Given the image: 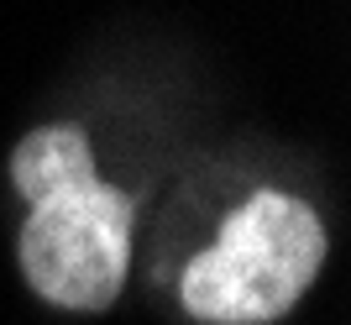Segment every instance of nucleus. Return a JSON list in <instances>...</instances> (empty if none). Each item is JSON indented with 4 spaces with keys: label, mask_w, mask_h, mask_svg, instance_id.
Returning a JSON list of instances; mask_svg holds the SVG:
<instances>
[{
    "label": "nucleus",
    "mask_w": 351,
    "mask_h": 325,
    "mask_svg": "<svg viewBox=\"0 0 351 325\" xmlns=\"http://www.w3.org/2000/svg\"><path fill=\"white\" fill-rule=\"evenodd\" d=\"M320 263H325L320 215L304 200L263 189L220 226L215 247L189 263L184 304L215 325L278 320L315 283Z\"/></svg>",
    "instance_id": "nucleus-1"
},
{
    "label": "nucleus",
    "mask_w": 351,
    "mask_h": 325,
    "mask_svg": "<svg viewBox=\"0 0 351 325\" xmlns=\"http://www.w3.org/2000/svg\"><path fill=\"white\" fill-rule=\"evenodd\" d=\"M132 257V205L110 184H84L47 205H32L21 263L32 289L63 310H105L121 294Z\"/></svg>",
    "instance_id": "nucleus-2"
},
{
    "label": "nucleus",
    "mask_w": 351,
    "mask_h": 325,
    "mask_svg": "<svg viewBox=\"0 0 351 325\" xmlns=\"http://www.w3.org/2000/svg\"><path fill=\"white\" fill-rule=\"evenodd\" d=\"M11 178L27 205H47L69 189H84L95 184V158H89V142L73 126H47V132H32L11 158Z\"/></svg>",
    "instance_id": "nucleus-3"
}]
</instances>
